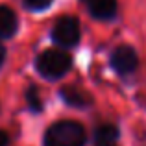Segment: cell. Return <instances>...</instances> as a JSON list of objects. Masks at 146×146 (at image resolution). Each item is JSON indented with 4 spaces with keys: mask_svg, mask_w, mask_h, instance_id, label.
I'll return each mask as SVG.
<instances>
[{
    "mask_svg": "<svg viewBox=\"0 0 146 146\" xmlns=\"http://www.w3.org/2000/svg\"><path fill=\"white\" fill-rule=\"evenodd\" d=\"M52 4H54V0H22V6L28 11H35V13L46 11Z\"/></svg>",
    "mask_w": 146,
    "mask_h": 146,
    "instance_id": "10",
    "label": "cell"
},
{
    "mask_svg": "<svg viewBox=\"0 0 146 146\" xmlns=\"http://www.w3.org/2000/svg\"><path fill=\"white\" fill-rule=\"evenodd\" d=\"M7 144H9V137L4 129H0V146H7Z\"/></svg>",
    "mask_w": 146,
    "mask_h": 146,
    "instance_id": "11",
    "label": "cell"
},
{
    "mask_svg": "<svg viewBox=\"0 0 146 146\" xmlns=\"http://www.w3.org/2000/svg\"><path fill=\"white\" fill-rule=\"evenodd\" d=\"M33 65H35V70L39 76H43L48 82H56V80H61L72 68L74 59L67 50L46 48L37 54Z\"/></svg>",
    "mask_w": 146,
    "mask_h": 146,
    "instance_id": "2",
    "label": "cell"
},
{
    "mask_svg": "<svg viewBox=\"0 0 146 146\" xmlns=\"http://www.w3.org/2000/svg\"><path fill=\"white\" fill-rule=\"evenodd\" d=\"M109 65L118 76H129L139 68V54L129 44H120L111 52Z\"/></svg>",
    "mask_w": 146,
    "mask_h": 146,
    "instance_id": "4",
    "label": "cell"
},
{
    "mask_svg": "<svg viewBox=\"0 0 146 146\" xmlns=\"http://www.w3.org/2000/svg\"><path fill=\"white\" fill-rule=\"evenodd\" d=\"M59 98L67 104L68 107H76V109H87L93 106V96L87 91L80 89L76 85H67L59 89Z\"/></svg>",
    "mask_w": 146,
    "mask_h": 146,
    "instance_id": "6",
    "label": "cell"
},
{
    "mask_svg": "<svg viewBox=\"0 0 146 146\" xmlns=\"http://www.w3.org/2000/svg\"><path fill=\"white\" fill-rule=\"evenodd\" d=\"M113 146H115V144H113Z\"/></svg>",
    "mask_w": 146,
    "mask_h": 146,
    "instance_id": "13",
    "label": "cell"
},
{
    "mask_svg": "<svg viewBox=\"0 0 146 146\" xmlns=\"http://www.w3.org/2000/svg\"><path fill=\"white\" fill-rule=\"evenodd\" d=\"M118 137H120L118 126L109 124V122H104V124L96 126L93 131V139L96 146H113L118 141Z\"/></svg>",
    "mask_w": 146,
    "mask_h": 146,
    "instance_id": "8",
    "label": "cell"
},
{
    "mask_svg": "<svg viewBox=\"0 0 146 146\" xmlns=\"http://www.w3.org/2000/svg\"><path fill=\"white\" fill-rule=\"evenodd\" d=\"M6 56H7V52H6V46H4V44L0 43V68H2L4 61H6Z\"/></svg>",
    "mask_w": 146,
    "mask_h": 146,
    "instance_id": "12",
    "label": "cell"
},
{
    "mask_svg": "<svg viewBox=\"0 0 146 146\" xmlns=\"http://www.w3.org/2000/svg\"><path fill=\"white\" fill-rule=\"evenodd\" d=\"M24 98H26V107H28L30 113L39 115V113L44 111V102H43V98H41L39 89H37L33 83L28 85V89L24 91Z\"/></svg>",
    "mask_w": 146,
    "mask_h": 146,
    "instance_id": "9",
    "label": "cell"
},
{
    "mask_svg": "<svg viewBox=\"0 0 146 146\" xmlns=\"http://www.w3.org/2000/svg\"><path fill=\"white\" fill-rule=\"evenodd\" d=\"M89 15L96 21H111L117 17L118 2L117 0H82Z\"/></svg>",
    "mask_w": 146,
    "mask_h": 146,
    "instance_id": "5",
    "label": "cell"
},
{
    "mask_svg": "<svg viewBox=\"0 0 146 146\" xmlns=\"http://www.w3.org/2000/svg\"><path fill=\"white\" fill-rule=\"evenodd\" d=\"M52 41L57 48L68 50L74 48L82 39V26L74 15H61L52 26Z\"/></svg>",
    "mask_w": 146,
    "mask_h": 146,
    "instance_id": "3",
    "label": "cell"
},
{
    "mask_svg": "<svg viewBox=\"0 0 146 146\" xmlns=\"http://www.w3.org/2000/svg\"><path fill=\"white\" fill-rule=\"evenodd\" d=\"M19 32V17L11 7L0 6V39H11Z\"/></svg>",
    "mask_w": 146,
    "mask_h": 146,
    "instance_id": "7",
    "label": "cell"
},
{
    "mask_svg": "<svg viewBox=\"0 0 146 146\" xmlns=\"http://www.w3.org/2000/svg\"><path fill=\"white\" fill-rule=\"evenodd\" d=\"M87 133L83 124L70 118H61L48 126L43 137V146H85Z\"/></svg>",
    "mask_w": 146,
    "mask_h": 146,
    "instance_id": "1",
    "label": "cell"
}]
</instances>
